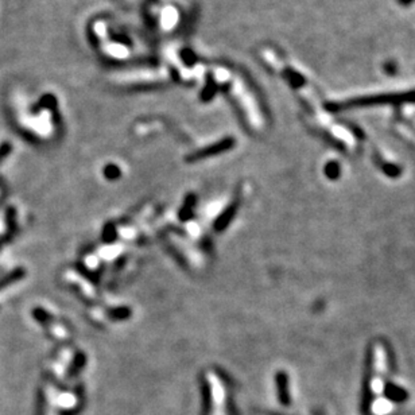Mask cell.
<instances>
[{"label": "cell", "mask_w": 415, "mask_h": 415, "mask_svg": "<svg viewBox=\"0 0 415 415\" xmlns=\"http://www.w3.org/2000/svg\"><path fill=\"white\" fill-rule=\"evenodd\" d=\"M277 384H278V394H279V401L282 402L284 406H288L290 405V394H288V379L287 376H286V373L283 372L278 373Z\"/></svg>", "instance_id": "obj_5"}, {"label": "cell", "mask_w": 415, "mask_h": 415, "mask_svg": "<svg viewBox=\"0 0 415 415\" xmlns=\"http://www.w3.org/2000/svg\"><path fill=\"white\" fill-rule=\"evenodd\" d=\"M398 2H399L402 6H408V4H411L414 0H398Z\"/></svg>", "instance_id": "obj_10"}, {"label": "cell", "mask_w": 415, "mask_h": 415, "mask_svg": "<svg viewBox=\"0 0 415 415\" xmlns=\"http://www.w3.org/2000/svg\"><path fill=\"white\" fill-rule=\"evenodd\" d=\"M372 405V353L369 352L367 357V368L363 383V396H362V411L364 415H368L369 408Z\"/></svg>", "instance_id": "obj_3"}, {"label": "cell", "mask_w": 415, "mask_h": 415, "mask_svg": "<svg viewBox=\"0 0 415 415\" xmlns=\"http://www.w3.org/2000/svg\"><path fill=\"white\" fill-rule=\"evenodd\" d=\"M325 174L329 179H337L340 177V166L337 162H329L325 166Z\"/></svg>", "instance_id": "obj_6"}, {"label": "cell", "mask_w": 415, "mask_h": 415, "mask_svg": "<svg viewBox=\"0 0 415 415\" xmlns=\"http://www.w3.org/2000/svg\"><path fill=\"white\" fill-rule=\"evenodd\" d=\"M286 76H287L288 81L291 82V85L299 86V85H302L303 82H305V78L302 77L301 75H298V73H297V71H294V70L287 71V73H286Z\"/></svg>", "instance_id": "obj_7"}, {"label": "cell", "mask_w": 415, "mask_h": 415, "mask_svg": "<svg viewBox=\"0 0 415 415\" xmlns=\"http://www.w3.org/2000/svg\"><path fill=\"white\" fill-rule=\"evenodd\" d=\"M402 104H415V89L403 93H383L372 96H362L351 99L342 103H329L327 105L330 112H340L348 108L373 105H402Z\"/></svg>", "instance_id": "obj_1"}, {"label": "cell", "mask_w": 415, "mask_h": 415, "mask_svg": "<svg viewBox=\"0 0 415 415\" xmlns=\"http://www.w3.org/2000/svg\"><path fill=\"white\" fill-rule=\"evenodd\" d=\"M384 395L388 401L395 402V403H403L408 399L407 391L394 383H387L384 386Z\"/></svg>", "instance_id": "obj_4"}, {"label": "cell", "mask_w": 415, "mask_h": 415, "mask_svg": "<svg viewBox=\"0 0 415 415\" xmlns=\"http://www.w3.org/2000/svg\"><path fill=\"white\" fill-rule=\"evenodd\" d=\"M384 171H386L387 175H391V177H395V175H398V174L401 173V170H399L395 165H386Z\"/></svg>", "instance_id": "obj_8"}, {"label": "cell", "mask_w": 415, "mask_h": 415, "mask_svg": "<svg viewBox=\"0 0 415 415\" xmlns=\"http://www.w3.org/2000/svg\"><path fill=\"white\" fill-rule=\"evenodd\" d=\"M210 396V415H228L227 392L221 377L214 372L208 373Z\"/></svg>", "instance_id": "obj_2"}, {"label": "cell", "mask_w": 415, "mask_h": 415, "mask_svg": "<svg viewBox=\"0 0 415 415\" xmlns=\"http://www.w3.org/2000/svg\"><path fill=\"white\" fill-rule=\"evenodd\" d=\"M384 68H386V73H388V75H394L396 71V66L394 64H387Z\"/></svg>", "instance_id": "obj_9"}]
</instances>
